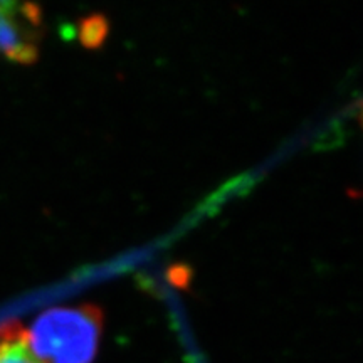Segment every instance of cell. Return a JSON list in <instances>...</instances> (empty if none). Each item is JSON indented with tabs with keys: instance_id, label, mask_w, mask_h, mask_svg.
I'll return each mask as SVG.
<instances>
[{
	"instance_id": "cell-1",
	"label": "cell",
	"mask_w": 363,
	"mask_h": 363,
	"mask_svg": "<svg viewBox=\"0 0 363 363\" xmlns=\"http://www.w3.org/2000/svg\"><path fill=\"white\" fill-rule=\"evenodd\" d=\"M38 363H93L101 338V315L91 306L51 308L24 330Z\"/></svg>"
},
{
	"instance_id": "cell-2",
	"label": "cell",
	"mask_w": 363,
	"mask_h": 363,
	"mask_svg": "<svg viewBox=\"0 0 363 363\" xmlns=\"http://www.w3.org/2000/svg\"><path fill=\"white\" fill-rule=\"evenodd\" d=\"M40 13L30 4L0 2V54L13 62L38 56Z\"/></svg>"
},
{
	"instance_id": "cell-3",
	"label": "cell",
	"mask_w": 363,
	"mask_h": 363,
	"mask_svg": "<svg viewBox=\"0 0 363 363\" xmlns=\"http://www.w3.org/2000/svg\"><path fill=\"white\" fill-rule=\"evenodd\" d=\"M0 363H38L27 348L24 330L17 323L0 326Z\"/></svg>"
}]
</instances>
